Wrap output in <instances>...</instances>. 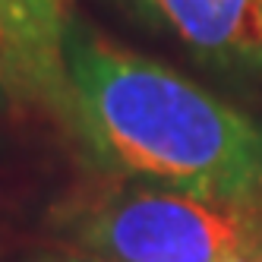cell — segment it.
<instances>
[{
	"label": "cell",
	"instance_id": "obj_4",
	"mask_svg": "<svg viewBox=\"0 0 262 262\" xmlns=\"http://www.w3.org/2000/svg\"><path fill=\"white\" fill-rule=\"evenodd\" d=\"M234 82L262 85V0H117Z\"/></svg>",
	"mask_w": 262,
	"mask_h": 262
},
{
	"label": "cell",
	"instance_id": "obj_6",
	"mask_svg": "<svg viewBox=\"0 0 262 262\" xmlns=\"http://www.w3.org/2000/svg\"><path fill=\"white\" fill-rule=\"evenodd\" d=\"M224 262H262V234L256 240H250L243 250H237L231 259H224Z\"/></svg>",
	"mask_w": 262,
	"mask_h": 262
},
{
	"label": "cell",
	"instance_id": "obj_3",
	"mask_svg": "<svg viewBox=\"0 0 262 262\" xmlns=\"http://www.w3.org/2000/svg\"><path fill=\"white\" fill-rule=\"evenodd\" d=\"M73 0H0V85L67 126L73 136V101L63 41Z\"/></svg>",
	"mask_w": 262,
	"mask_h": 262
},
{
	"label": "cell",
	"instance_id": "obj_7",
	"mask_svg": "<svg viewBox=\"0 0 262 262\" xmlns=\"http://www.w3.org/2000/svg\"><path fill=\"white\" fill-rule=\"evenodd\" d=\"M4 101H7V92H4V85H0V107H4Z\"/></svg>",
	"mask_w": 262,
	"mask_h": 262
},
{
	"label": "cell",
	"instance_id": "obj_1",
	"mask_svg": "<svg viewBox=\"0 0 262 262\" xmlns=\"http://www.w3.org/2000/svg\"><path fill=\"white\" fill-rule=\"evenodd\" d=\"M73 136L104 174L199 196H262V120L73 16Z\"/></svg>",
	"mask_w": 262,
	"mask_h": 262
},
{
	"label": "cell",
	"instance_id": "obj_2",
	"mask_svg": "<svg viewBox=\"0 0 262 262\" xmlns=\"http://www.w3.org/2000/svg\"><path fill=\"white\" fill-rule=\"evenodd\" d=\"M54 231L107 262H224L262 234V196H199L142 180L101 183L57 205Z\"/></svg>",
	"mask_w": 262,
	"mask_h": 262
},
{
	"label": "cell",
	"instance_id": "obj_5",
	"mask_svg": "<svg viewBox=\"0 0 262 262\" xmlns=\"http://www.w3.org/2000/svg\"><path fill=\"white\" fill-rule=\"evenodd\" d=\"M23 262H107V259H98L82 250H51V253H35Z\"/></svg>",
	"mask_w": 262,
	"mask_h": 262
}]
</instances>
